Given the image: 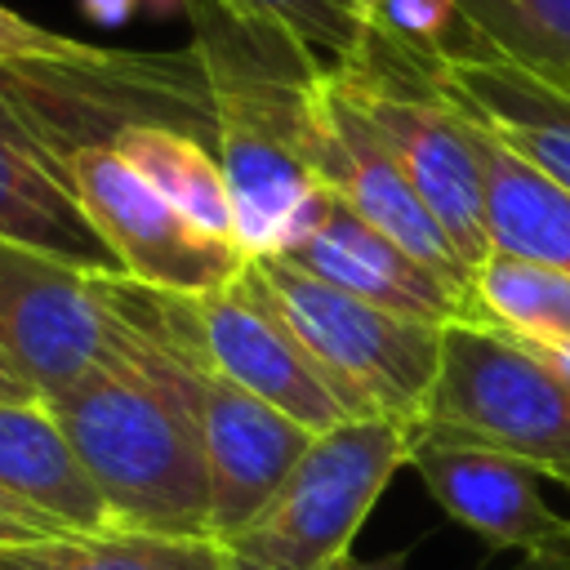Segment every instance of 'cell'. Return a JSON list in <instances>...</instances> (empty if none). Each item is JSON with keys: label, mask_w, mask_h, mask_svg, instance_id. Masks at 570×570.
<instances>
[{"label": "cell", "mask_w": 570, "mask_h": 570, "mask_svg": "<svg viewBox=\"0 0 570 570\" xmlns=\"http://www.w3.org/2000/svg\"><path fill=\"white\" fill-rule=\"evenodd\" d=\"M0 570H223L214 534H151V530H67L0 548Z\"/></svg>", "instance_id": "cell-19"}, {"label": "cell", "mask_w": 570, "mask_h": 570, "mask_svg": "<svg viewBox=\"0 0 570 570\" xmlns=\"http://www.w3.org/2000/svg\"><path fill=\"white\" fill-rule=\"evenodd\" d=\"M67 174L120 276L165 294H205L245 276L249 258L236 245L196 232L111 147H89L71 156Z\"/></svg>", "instance_id": "cell-10"}, {"label": "cell", "mask_w": 570, "mask_h": 570, "mask_svg": "<svg viewBox=\"0 0 570 570\" xmlns=\"http://www.w3.org/2000/svg\"><path fill=\"white\" fill-rule=\"evenodd\" d=\"M0 485L62 530H111V508L45 401H0Z\"/></svg>", "instance_id": "cell-16"}, {"label": "cell", "mask_w": 570, "mask_h": 570, "mask_svg": "<svg viewBox=\"0 0 570 570\" xmlns=\"http://www.w3.org/2000/svg\"><path fill=\"white\" fill-rule=\"evenodd\" d=\"M303 165L312 169L316 187L347 205L356 218L392 236L401 249H410L432 272L472 285L468 267L459 263L450 236L387 151V142L374 134V125L343 98V89L330 80V71H312L307 98H303Z\"/></svg>", "instance_id": "cell-9"}, {"label": "cell", "mask_w": 570, "mask_h": 570, "mask_svg": "<svg viewBox=\"0 0 570 570\" xmlns=\"http://www.w3.org/2000/svg\"><path fill=\"white\" fill-rule=\"evenodd\" d=\"M285 258L396 316L428 321V325H485L472 285H459L432 272L392 236H383L379 227L356 218L347 205H338L334 196L321 200L312 232Z\"/></svg>", "instance_id": "cell-13"}, {"label": "cell", "mask_w": 570, "mask_h": 570, "mask_svg": "<svg viewBox=\"0 0 570 570\" xmlns=\"http://www.w3.org/2000/svg\"><path fill=\"white\" fill-rule=\"evenodd\" d=\"M0 125L27 134L58 165L111 147L134 125H169L214 147L209 71L187 49H102L76 58H0Z\"/></svg>", "instance_id": "cell-3"}, {"label": "cell", "mask_w": 570, "mask_h": 570, "mask_svg": "<svg viewBox=\"0 0 570 570\" xmlns=\"http://www.w3.org/2000/svg\"><path fill=\"white\" fill-rule=\"evenodd\" d=\"M111 151L151 187L160 191L196 232L236 245V200L214 147L187 129L169 125H134L125 129ZM240 249V245H236Z\"/></svg>", "instance_id": "cell-18"}, {"label": "cell", "mask_w": 570, "mask_h": 570, "mask_svg": "<svg viewBox=\"0 0 570 570\" xmlns=\"http://www.w3.org/2000/svg\"><path fill=\"white\" fill-rule=\"evenodd\" d=\"M459 13L468 40L570 80V0H459Z\"/></svg>", "instance_id": "cell-21"}, {"label": "cell", "mask_w": 570, "mask_h": 570, "mask_svg": "<svg viewBox=\"0 0 570 570\" xmlns=\"http://www.w3.org/2000/svg\"><path fill=\"white\" fill-rule=\"evenodd\" d=\"M472 294L485 325L517 343H570V272L490 249L472 272Z\"/></svg>", "instance_id": "cell-20"}, {"label": "cell", "mask_w": 570, "mask_h": 570, "mask_svg": "<svg viewBox=\"0 0 570 570\" xmlns=\"http://www.w3.org/2000/svg\"><path fill=\"white\" fill-rule=\"evenodd\" d=\"M530 356H539L552 374H561V379H570V343H548V347H539V343H521Z\"/></svg>", "instance_id": "cell-29"}, {"label": "cell", "mask_w": 570, "mask_h": 570, "mask_svg": "<svg viewBox=\"0 0 570 570\" xmlns=\"http://www.w3.org/2000/svg\"><path fill=\"white\" fill-rule=\"evenodd\" d=\"M419 428L401 419H347L312 436L276 494L232 534L223 570H325L352 552L387 481L410 463Z\"/></svg>", "instance_id": "cell-6"}, {"label": "cell", "mask_w": 570, "mask_h": 570, "mask_svg": "<svg viewBox=\"0 0 570 570\" xmlns=\"http://www.w3.org/2000/svg\"><path fill=\"white\" fill-rule=\"evenodd\" d=\"M410 468L436 508L481 543L521 557H570V517L543 499V476L530 463L485 445L419 436Z\"/></svg>", "instance_id": "cell-12"}, {"label": "cell", "mask_w": 570, "mask_h": 570, "mask_svg": "<svg viewBox=\"0 0 570 570\" xmlns=\"http://www.w3.org/2000/svg\"><path fill=\"white\" fill-rule=\"evenodd\" d=\"M49 534H67L58 521H49L45 512L27 508L22 499H13L4 485H0V548L9 543H31V539H49Z\"/></svg>", "instance_id": "cell-25"}, {"label": "cell", "mask_w": 570, "mask_h": 570, "mask_svg": "<svg viewBox=\"0 0 570 570\" xmlns=\"http://www.w3.org/2000/svg\"><path fill=\"white\" fill-rule=\"evenodd\" d=\"M356 4H361L365 13H379V9H383V0H356Z\"/></svg>", "instance_id": "cell-31"}, {"label": "cell", "mask_w": 570, "mask_h": 570, "mask_svg": "<svg viewBox=\"0 0 570 570\" xmlns=\"http://www.w3.org/2000/svg\"><path fill=\"white\" fill-rule=\"evenodd\" d=\"M214 4H223L227 13H236L263 31L294 40L325 67L356 45V36L370 18L356 0H214Z\"/></svg>", "instance_id": "cell-22"}, {"label": "cell", "mask_w": 570, "mask_h": 570, "mask_svg": "<svg viewBox=\"0 0 570 570\" xmlns=\"http://www.w3.org/2000/svg\"><path fill=\"white\" fill-rule=\"evenodd\" d=\"M191 13V45L209 71L214 156L236 200V245L245 258L289 254L325 200L303 165V98L325 62L214 0H196Z\"/></svg>", "instance_id": "cell-1"}, {"label": "cell", "mask_w": 570, "mask_h": 570, "mask_svg": "<svg viewBox=\"0 0 570 570\" xmlns=\"http://www.w3.org/2000/svg\"><path fill=\"white\" fill-rule=\"evenodd\" d=\"M245 285L294 330L334 392L352 405L356 419H401L423 428L441 379L445 325L410 321L387 307H374L285 254L249 258Z\"/></svg>", "instance_id": "cell-5"}, {"label": "cell", "mask_w": 570, "mask_h": 570, "mask_svg": "<svg viewBox=\"0 0 570 570\" xmlns=\"http://www.w3.org/2000/svg\"><path fill=\"white\" fill-rule=\"evenodd\" d=\"M436 80L476 125L570 191V80L499 58L468 36L436 58Z\"/></svg>", "instance_id": "cell-14"}, {"label": "cell", "mask_w": 570, "mask_h": 570, "mask_svg": "<svg viewBox=\"0 0 570 570\" xmlns=\"http://www.w3.org/2000/svg\"><path fill=\"white\" fill-rule=\"evenodd\" d=\"M370 18H379L383 31L396 36L405 49L428 58H441L463 36L459 0H383V9Z\"/></svg>", "instance_id": "cell-23"}, {"label": "cell", "mask_w": 570, "mask_h": 570, "mask_svg": "<svg viewBox=\"0 0 570 570\" xmlns=\"http://www.w3.org/2000/svg\"><path fill=\"white\" fill-rule=\"evenodd\" d=\"M476 125V120H472ZM490 249L570 272V191L476 125Z\"/></svg>", "instance_id": "cell-17"}, {"label": "cell", "mask_w": 570, "mask_h": 570, "mask_svg": "<svg viewBox=\"0 0 570 570\" xmlns=\"http://www.w3.org/2000/svg\"><path fill=\"white\" fill-rule=\"evenodd\" d=\"M325 71L387 142V151L396 156V165L405 169L472 276L490 254L485 174L476 151V125L441 89L436 58L405 49L396 36L383 31L379 18H365L356 45Z\"/></svg>", "instance_id": "cell-4"}, {"label": "cell", "mask_w": 570, "mask_h": 570, "mask_svg": "<svg viewBox=\"0 0 570 570\" xmlns=\"http://www.w3.org/2000/svg\"><path fill=\"white\" fill-rule=\"evenodd\" d=\"M0 352L49 401L138 356V330L111 312L94 272L0 240Z\"/></svg>", "instance_id": "cell-8"}, {"label": "cell", "mask_w": 570, "mask_h": 570, "mask_svg": "<svg viewBox=\"0 0 570 570\" xmlns=\"http://www.w3.org/2000/svg\"><path fill=\"white\" fill-rule=\"evenodd\" d=\"M80 9H85L94 22H102V27H120V22L134 18L138 0H80Z\"/></svg>", "instance_id": "cell-27"}, {"label": "cell", "mask_w": 570, "mask_h": 570, "mask_svg": "<svg viewBox=\"0 0 570 570\" xmlns=\"http://www.w3.org/2000/svg\"><path fill=\"white\" fill-rule=\"evenodd\" d=\"M125 530L209 534V468L160 343L45 401Z\"/></svg>", "instance_id": "cell-2"}, {"label": "cell", "mask_w": 570, "mask_h": 570, "mask_svg": "<svg viewBox=\"0 0 570 570\" xmlns=\"http://www.w3.org/2000/svg\"><path fill=\"white\" fill-rule=\"evenodd\" d=\"M0 401H45L36 387H31V379L0 352Z\"/></svg>", "instance_id": "cell-26"}, {"label": "cell", "mask_w": 570, "mask_h": 570, "mask_svg": "<svg viewBox=\"0 0 570 570\" xmlns=\"http://www.w3.org/2000/svg\"><path fill=\"white\" fill-rule=\"evenodd\" d=\"M405 561H410V557H405V548H401V552H387V557H379V561H361V557H352V552H347V557L330 561L325 570H405Z\"/></svg>", "instance_id": "cell-28"}, {"label": "cell", "mask_w": 570, "mask_h": 570, "mask_svg": "<svg viewBox=\"0 0 570 570\" xmlns=\"http://www.w3.org/2000/svg\"><path fill=\"white\" fill-rule=\"evenodd\" d=\"M508 570H570V557H521Z\"/></svg>", "instance_id": "cell-30"}, {"label": "cell", "mask_w": 570, "mask_h": 570, "mask_svg": "<svg viewBox=\"0 0 570 570\" xmlns=\"http://www.w3.org/2000/svg\"><path fill=\"white\" fill-rule=\"evenodd\" d=\"M0 240L40 249L85 272H120L89 223L67 165L9 125H0Z\"/></svg>", "instance_id": "cell-15"}, {"label": "cell", "mask_w": 570, "mask_h": 570, "mask_svg": "<svg viewBox=\"0 0 570 570\" xmlns=\"http://www.w3.org/2000/svg\"><path fill=\"white\" fill-rule=\"evenodd\" d=\"M85 49H89V40L62 36L53 27H40L36 18L0 4V58H76Z\"/></svg>", "instance_id": "cell-24"}, {"label": "cell", "mask_w": 570, "mask_h": 570, "mask_svg": "<svg viewBox=\"0 0 570 570\" xmlns=\"http://www.w3.org/2000/svg\"><path fill=\"white\" fill-rule=\"evenodd\" d=\"M419 436L512 454L570 490V379L494 325H445L441 379Z\"/></svg>", "instance_id": "cell-7"}, {"label": "cell", "mask_w": 570, "mask_h": 570, "mask_svg": "<svg viewBox=\"0 0 570 570\" xmlns=\"http://www.w3.org/2000/svg\"><path fill=\"white\" fill-rule=\"evenodd\" d=\"M151 343L165 347L174 383L196 419L205 468H209V534L223 539L240 530L276 494V485L289 476V468L303 459L316 432H307L276 405L258 401L254 392L236 387L187 347L165 338H151Z\"/></svg>", "instance_id": "cell-11"}]
</instances>
